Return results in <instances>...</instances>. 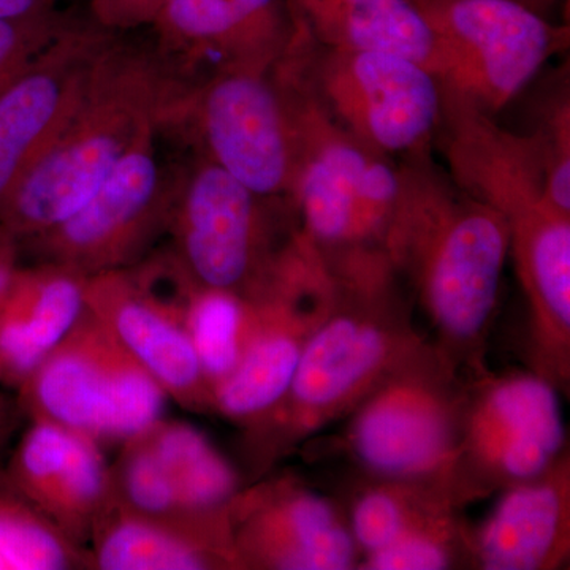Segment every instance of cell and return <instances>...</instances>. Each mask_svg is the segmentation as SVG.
<instances>
[{
  "mask_svg": "<svg viewBox=\"0 0 570 570\" xmlns=\"http://www.w3.org/2000/svg\"><path fill=\"white\" fill-rule=\"evenodd\" d=\"M456 510L431 517L393 540L384 549L363 557L360 569L367 570H444L468 557V528Z\"/></svg>",
  "mask_w": 570,
  "mask_h": 570,
  "instance_id": "obj_27",
  "label": "cell"
},
{
  "mask_svg": "<svg viewBox=\"0 0 570 570\" xmlns=\"http://www.w3.org/2000/svg\"><path fill=\"white\" fill-rule=\"evenodd\" d=\"M3 299V298H2ZM2 299H0V305H2Z\"/></svg>",
  "mask_w": 570,
  "mask_h": 570,
  "instance_id": "obj_37",
  "label": "cell"
},
{
  "mask_svg": "<svg viewBox=\"0 0 570 570\" xmlns=\"http://www.w3.org/2000/svg\"><path fill=\"white\" fill-rule=\"evenodd\" d=\"M313 47L404 56L433 71V33L414 0H287Z\"/></svg>",
  "mask_w": 570,
  "mask_h": 570,
  "instance_id": "obj_22",
  "label": "cell"
},
{
  "mask_svg": "<svg viewBox=\"0 0 570 570\" xmlns=\"http://www.w3.org/2000/svg\"><path fill=\"white\" fill-rule=\"evenodd\" d=\"M570 464L566 452L539 478L502 490L478 530L466 532L468 558L485 570H551L570 549Z\"/></svg>",
  "mask_w": 570,
  "mask_h": 570,
  "instance_id": "obj_19",
  "label": "cell"
},
{
  "mask_svg": "<svg viewBox=\"0 0 570 570\" xmlns=\"http://www.w3.org/2000/svg\"><path fill=\"white\" fill-rule=\"evenodd\" d=\"M521 3L532 7V9L539 10L540 3L549 2V0H519Z\"/></svg>",
  "mask_w": 570,
  "mask_h": 570,
  "instance_id": "obj_34",
  "label": "cell"
},
{
  "mask_svg": "<svg viewBox=\"0 0 570 570\" xmlns=\"http://www.w3.org/2000/svg\"><path fill=\"white\" fill-rule=\"evenodd\" d=\"M151 28L186 86L224 71H272L298 37L287 0H167Z\"/></svg>",
  "mask_w": 570,
  "mask_h": 570,
  "instance_id": "obj_15",
  "label": "cell"
},
{
  "mask_svg": "<svg viewBox=\"0 0 570 570\" xmlns=\"http://www.w3.org/2000/svg\"><path fill=\"white\" fill-rule=\"evenodd\" d=\"M0 570H7L6 562H3L2 558H0Z\"/></svg>",
  "mask_w": 570,
  "mask_h": 570,
  "instance_id": "obj_35",
  "label": "cell"
},
{
  "mask_svg": "<svg viewBox=\"0 0 570 570\" xmlns=\"http://www.w3.org/2000/svg\"><path fill=\"white\" fill-rule=\"evenodd\" d=\"M414 2H417V3H420V2H422V0H414Z\"/></svg>",
  "mask_w": 570,
  "mask_h": 570,
  "instance_id": "obj_36",
  "label": "cell"
},
{
  "mask_svg": "<svg viewBox=\"0 0 570 570\" xmlns=\"http://www.w3.org/2000/svg\"><path fill=\"white\" fill-rule=\"evenodd\" d=\"M89 543L94 570H238L228 509L206 519L165 520L115 501Z\"/></svg>",
  "mask_w": 570,
  "mask_h": 570,
  "instance_id": "obj_20",
  "label": "cell"
},
{
  "mask_svg": "<svg viewBox=\"0 0 570 570\" xmlns=\"http://www.w3.org/2000/svg\"><path fill=\"white\" fill-rule=\"evenodd\" d=\"M276 75L291 99L298 141L288 200L298 216L299 239L335 283L395 275L387 245L400 167L337 126L294 70Z\"/></svg>",
  "mask_w": 570,
  "mask_h": 570,
  "instance_id": "obj_3",
  "label": "cell"
},
{
  "mask_svg": "<svg viewBox=\"0 0 570 570\" xmlns=\"http://www.w3.org/2000/svg\"><path fill=\"white\" fill-rule=\"evenodd\" d=\"M157 134L127 154L78 212L21 247L37 262L70 266L86 276L142 261L168 230L184 176L160 160Z\"/></svg>",
  "mask_w": 570,
  "mask_h": 570,
  "instance_id": "obj_12",
  "label": "cell"
},
{
  "mask_svg": "<svg viewBox=\"0 0 570 570\" xmlns=\"http://www.w3.org/2000/svg\"><path fill=\"white\" fill-rule=\"evenodd\" d=\"M20 249V242L0 224V299L6 295L14 273L20 268L18 266Z\"/></svg>",
  "mask_w": 570,
  "mask_h": 570,
  "instance_id": "obj_32",
  "label": "cell"
},
{
  "mask_svg": "<svg viewBox=\"0 0 570 570\" xmlns=\"http://www.w3.org/2000/svg\"><path fill=\"white\" fill-rule=\"evenodd\" d=\"M461 505L455 491L445 482L374 479L352 502L348 527L360 554L366 557L422 521Z\"/></svg>",
  "mask_w": 570,
  "mask_h": 570,
  "instance_id": "obj_25",
  "label": "cell"
},
{
  "mask_svg": "<svg viewBox=\"0 0 570 570\" xmlns=\"http://www.w3.org/2000/svg\"><path fill=\"white\" fill-rule=\"evenodd\" d=\"M167 0H88L91 18L110 31L153 26Z\"/></svg>",
  "mask_w": 570,
  "mask_h": 570,
  "instance_id": "obj_30",
  "label": "cell"
},
{
  "mask_svg": "<svg viewBox=\"0 0 570 570\" xmlns=\"http://www.w3.org/2000/svg\"><path fill=\"white\" fill-rule=\"evenodd\" d=\"M396 277L337 284L307 337L291 387L261 422L243 431L247 463L264 474L277 460L352 411L423 337L396 294Z\"/></svg>",
  "mask_w": 570,
  "mask_h": 570,
  "instance_id": "obj_4",
  "label": "cell"
},
{
  "mask_svg": "<svg viewBox=\"0 0 570 570\" xmlns=\"http://www.w3.org/2000/svg\"><path fill=\"white\" fill-rule=\"evenodd\" d=\"M317 55L306 71L292 52L285 61L337 126L387 157L423 153L444 105L433 71L393 52L318 48Z\"/></svg>",
  "mask_w": 570,
  "mask_h": 570,
  "instance_id": "obj_11",
  "label": "cell"
},
{
  "mask_svg": "<svg viewBox=\"0 0 570 570\" xmlns=\"http://www.w3.org/2000/svg\"><path fill=\"white\" fill-rule=\"evenodd\" d=\"M238 570H347L360 564L347 513L294 478L242 489L228 505Z\"/></svg>",
  "mask_w": 570,
  "mask_h": 570,
  "instance_id": "obj_14",
  "label": "cell"
},
{
  "mask_svg": "<svg viewBox=\"0 0 570 570\" xmlns=\"http://www.w3.org/2000/svg\"><path fill=\"white\" fill-rule=\"evenodd\" d=\"M560 389L542 374L479 373L466 409L452 485L461 504L528 482L564 455Z\"/></svg>",
  "mask_w": 570,
  "mask_h": 570,
  "instance_id": "obj_10",
  "label": "cell"
},
{
  "mask_svg": "<svg viewBox=\"0 0 570 570\" xmlns=\"http://www.w3.org/2000/svg\"><path fill=\"white\" fill-rule=\"evenodd\" d=\"M28 420L121 445L164 419L168 396L86 307L80 321L17 389Z\"/></svg>",
  "mask_w": 570,
  "mask_h": 570,
  "instance_id": "obj_6",
  "label": "cell"
},
{
  "mask_svg": "<svg viewBox=\"0 0 570 570\" xmlns=\"http://www.w3.org/2000/svg\"><path fill=\"white\" fill-rule=\"evenodd\" d=\"M510 254L504 217L438 170L425 154L400 167L387 257L436 330L434 344L461 373H482V351Z\"/></svg>",
  "mask_w": 570,
  "mask_h": 570,
  "instance_id": "obj_1",
  "label": "cell"
},
{
  "mask_svg": "<svg viewBox=\"0 0 570 570\" xmlns=\"http://www.w3.org/2000/svg\"><path fill=\"white\" fill-rule=\"evenodd\" d=\"M466 400L463 373L423 341L351 412L348 450L373 479L452 485Z\"/></svg>",
  "mask_w": 570,
  "mask_h": 570,
  "instance_id": "obj_5",
  "label": "cell"
},
{
  "mask_svg": "<svg viewBox=\"0 0 570 570\" xmlns=\"http://www.w3.org/2000/svg\"><path fill=\"white\" fill-rule=\"evenodd\" d=\"M22 414L17 396L3 395L0 393V450L10 441L20 425Z\"/></svg>",
  "mask_w": 570,
  "mask_h": 570,
  "instance_id": "obj_33",
  "label": "cell"
},
{
  "mask_svg": "<svg viewBox=\"0 0 570 570\" xmlns=\"http://www.w3.org/2000/svg\"><path fill=\"white\" fill-rule=\"evenodd\" d=\"M179 307L214 393L245 354L261 317V299L204 287L189 277Z\"/></svg>",
  "mask_w": 570,
  "mask_h": 570,
  "instance_id": "obj_24",
  "label": "cell"
},
{
  "mask_svg": "<svg viewBox=\"0 0 570 570\" xmlns=\"http://www.w3.org/2000/svg\"><path fill=\"white\" fill-rule=\"evenodd\" d=\"M0 558L7 570L91 569L89 550L77 546L0 471Z\"/></svg>",
  "mask_w": 570,
  "mask_h": 570,
  "instance_id": "obj_26",
  "label": "cell"
},
{
  "mask_svg": "<svg viewBox=\"0 0 570 570\" xmlns=\"http://www.w3.org/2000/svg\"><path fill=\"white\" fill-rule=\"evenodd\" d=\"M58 0H0V21L28 20L56 11Z\"/></svg>",
  "mask_w": 570,
  "mask_h": 570,
  "instance_id": "obj_31",
  "label": "cell"
},
{
  "mask_svg": "<svg viewBox=\"0 0 570 570\" xmlns=\"http://www.w3.org/2000/svg\"><path fill=\"white\" fill-rule=\"evenodd\" d=\"M88 277L37 262L18 268L0 305V385L17 390L85 314Z\"/></svg>",
  "mask_w": 570,
  "mask_h": 570,
  "instance_id": "obj_21",
  "label": "cell"
},
{
  "mask_svg": "<svg viewBox=\"0 0 570 570\" xmlns=\"http://www.w3.org/2000/svg\"><path fill=\"white\" fill-rule=\"evenodd\" d=\"M336 283L324 272L294 277L261 296V317L245 354L213 393V412L243 431L283 400L307 337L321 324Z\"/></svg>",
  "mask_w": 570,
  "mask_h": 570,
  "instance_id": "obj_17",
  "label": "cell"
},
{
  "mask_svg": "<svg viewBox=\"0 0 570 570\" xmlns=\"http://www.w3.org/2000/svg\"><path fill=\"white\" fill-rule=\"evenodd\" d=\"M102 445L69 428L29 420L3 475L77 546L88 549L115 502Z\"/></svg>",
  "mask_w": 570,
  "mask_h": 570,
  "instance_id": "obj_18",
  "label": "cell"
},
{
  "mask_svg": "<svg viewBox=\"0 0 570 570\" xmlns=\"http://www.w3.org/2000/svg\"><path fill=\"white\" fill-rule=\"evenodd\" d=\"M168 230L170 253L190 279L246 298L275 291L296 242V234L277 239L269 198L205 157L184 174Z\"/></svg>",
  "mask_w": 570,
  "mask_h": 570,
  "instance_id": "obj_7",
  "label": "cell"
},
{
  "mask_svg": "<svg viewBox=\"0 0 570 570\" xmlns=\"http://www.w3.org/2000/svg\"><path fill=\"white\" fill-rule=\"evenodd\" d=\"M442 92L493 116L562 45L568 29L519 0H422Z\"/></svg>",
  "mask_w": 570,
  "mask_h": 570,
  "instance_id": "obj_8",
  "label": "cell"
},
{
  "mask_svg": "<svg viewBox=\"0 0 570 570\" xmlns=\"http://www.w3.org/2000/svg\"><path fill=\"white\" fill-rule=\"evenodd\" d=\"M142 434L187 515L223 513L242 490L234 464L189 423L160 419Z\"/></svg>",
  "mask_w": 570,
  "mask_h": 570,
  "instance_id": "obj_23",
  "label": "cell"
},
{
  "mask_svg": "<svg viewBox=\"0 0 570 570\" xmlns=\"http://www.w3.org/2000/svg\"><path fill=\"white\" fill-rule=\"evenodd\" d=\"M116 33L71 17L0 94V205L62 129Z\"/></svg>",
  "mask_w": 570,
  "mask_h": 570,
  "instance_id": "obj_16",
  "label": "cell"
},
{
  "mask_svg": "<svg viewBox=\"0 0 570 570\" xmlns=\"http://www.w3.org/2000/svg\"><path fill=\"white\" fill-rule=\"evenodd\" d=\"M184 91L156 45L116 33L62 129L0 205V224L22 245L63 223L127 154L170 126Z\"/></svg>",
  "mask_w": 570,
  "mask_h": 570,
  "instance_id": "obj_2",
  "label": "cell"
},
{
  "mask_svg": "<svg viewBox=\"0 0 570 570\" xmlns=\"http://www.w3.org/2000/svg\"><path fill=\"white\" fill-rule=\"evenodd\" d=\"M70 18L56 10L28 20L0 21V94L66 28Z\"/></svg>",
  "mask_w": 570,
  "mask_h": 570,
  "instance_id": "obj_28",
  "label": "cell"
},
{
  "mask_svg": "<svg viewBox=\"0 0 570 570\" xmlns=\"http://www.w3.org/2000/svg\"><path fill=\"white\" fill-rule=\"evenodd\" d=\"M86 303L168 400L198 414L213 412V389L184 325L167 258L89 276Z\"/></svg>",
  "mask_w": 570,
  "mask_h": 570,
  "instance_id": "obj_13",
  "label": "cell"
},
{
  "mask_svg": "<svg viewBox=\"0 0 570 570\" xmlns=\"http://www.w3.org/2000/svg\"><path fill=\"white\" fill-rule=\"evenodd\" d=\"M168 129L189 130L205 159L262 198H288L296 167L291 99L272 71H224L190 86Z\"/></svg>",
  "mask_w": 570,
  "mask_h": 570,
  "instance_id": "obj_9",
  "label": "cell"
},
{
  "mask_svg": "<svg viewBox=\"0 0 570 570\" xmlns=\"http://www.w3.org/2000/svg\"><path fill=\"white\" fill-rule=\"evenodd\" d=\"M569 104H561L540 127L547 163V195L558 213L570 216Z\"/></svg>",
  "mask_w": 570,
  "mask_h": 570,
  "instance_id": "obj_29",
  "label": "cell"
}]
</instances>
